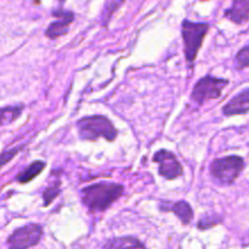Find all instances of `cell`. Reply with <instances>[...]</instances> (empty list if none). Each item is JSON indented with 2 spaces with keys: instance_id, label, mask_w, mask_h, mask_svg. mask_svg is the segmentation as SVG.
<instances>
[{
  "instance_id": "obj_4",
  "label": "cell",
  "mask_w": 249,
  "mask_h": 249,
  "mask_svg": "<svg viewBox=\"0 0 249 249\" xmlns=\"http://www.w3.org/2000/svg\"><path fill=\"white\" fill-rule=\"evenodd\" d=\"M246 162L240 156H226L216 158L211 164V175L218 184L231 185L245 170Z\"/></svg>"
},
{
  "instance_id": "obj_18",
  "label": "cell",
  "mask_w": 249,
  "mask_h": 249,
  "mask_svg": "<svg viewBox=\"0 0 249 249\" xmlns=\"http://www.w3.org/2000/svg\"><path fill=\"white\" fill-rule=\"evenodd\" d=\"M22 148H23V146H18V147H14L11 148V150L4 151L2 153H0V169H1L4 165H6L9 162H11Z\"/></svg>"
},
{
  "instance_id": "obj_3",
  "label": "cell",
  "mask_w": 249,
  "mask_h": 249,
  "mask_svg": "<svg viewBox=\"0 0 249 249\" xmlns=\"http://www.w3.org/2000/svg\"><path fill=\"white\" fill-rule=\"evenodd\" d=\"M209 29H211V26L206 22H192L190 19L182 21L181 34L182 40H184V53L187 63L191 67L196 61L197 53Z\"/></svg>"
},
{
  "instance_id": "obj_17",
  "label": "cell",
  "mask_w": 249,
  "mask_h": 249,
  "mask_svg": "<svg viewBox=\"0 0 249 249\" xmlns=\"http://www.w3.org/2000/svg\"><path fill=\"white\" fill-rule=\"evenodd\" d=\"M124 2L122 1H107L105 4V10H104V24L107 26L108 21L111 19L112 15L116 12L117 7H119L121 5H123Z\"/></svg>"
},
{
  "instance_id": "obj_15",
  "label": "cell",
  "mask_w": 249,
  "mask_h": 249,
  "mask_svg": "<svg viewBox=\"0 0 249 249\" xmlns=\"http://www.w3.org/2000/svg\"><path fill=\"white\" fill-rule=\"evenodd\" d=\"M61 192V181L57 180V181L53 182L50 186L46 187L43 191V207H49L53 202V199L60 195Z\"/></svg>"
},
{
  "instance_id": "obj_2",
  "label": "cell",
  "mask_w": 249,
  "mask_h": 249,
  "mask_svg": "<svg viewBox=\"0 0 249 249\" xmlns=\"http://www.w3.org/2000/svg\"><path fill=\"white\" fill-rule=\"evenodd\" d=\"M78 134L80 139L85 141H96L99 139H105L112 142L118 136V130L106 116L96 114L88 116L77 122Z\"/></svg>"
},
{
  "instance_id": "obj_6",
  "label": "cell",
  "mask_w": 249,
  "mask_h": 249,
  "mask_svg": "<svg viewBox=\"0 0 249 249\" xmlns=\"http://www.w3.org/2000/svg\"><path fill=\"white\" fill-rule=\"evenodd\" d=\"M43 237V226L39 224H27L16 229L7 238L9 249H29L38 245Z\"/></svg>"
},
{
  "instance_id": "obj_12",
  "label": "cell",
  "mask_w": 249,
  "mask_h": 249,
  "mask_svg": "<svg viewBox=\"0 0 249 249\" xmlns=\"http://www.w3.org/2000/svg\"><path fill=\"white\" fill-rule=\"evenodd\" d=\"M102 249H147L139 238L133 236L114 237L107 241Z\"/></svg>"
},
{
  "instance_id": "obj_10",
  "label": "cell",
  "mask_w": 249,
  "mask_h": 249,
  "mask_svg": "<svg viewBox=\"0 0 249 249\" xmlns=\"http://www.w3.org/2000/svg\"><path fill=\"white\" fill-rule=\"evenodd\" d=\"M248 100H249V89L245 88L240 94L233 96L225 106L223 107L224 116H237V114H247L248 113Z\"/></svg>"
},
{
  "instance_id": "obj_9",
  "label": "cell",
  "mask_w": 249,
  "mask_h": 249,
  "mask_svg": "<svg viewBox=\"0 0 249 249\" xmlns=\"http://www.w3.org/2000/svg\"><path fill=\"white\" fill-rule=\"evenodd\" d=\"M160 209L162 212H173L184 225H189L194 219V209L186 201L160 202Z\"/></svg>"
},
{
  "instance_id": "obj_8",
  "label": "cell",
  "mask_w": 249,
  "mask_h": 249,
  "mask_svg": "<svg viewBox=\"0 0 249 249\" xmlns=\"http://www.w3.org/2000/svg\"><path fill=\"white\" fill-rule=\"evenodd\" d=\"M51 15L56 17L57 21H53V23L49 24L45 31V36L50 39H57L67 34L68 31H70V24L75 18L74 12L58 7V9H53Z\"/></svg>"
},
{
  "instance_id": "obj_5",
  "label": "cell",
  "mask_w": 249,
  "mask_h": 249,
  "mask_svg": "<svg viewBox=\"0 0 249 249\" xmlns=\"http://www.w3.org/2000/svg\"><path fill=\"white\" fill-rule=\"evenodd\" d=\"M228 84V79L216 78L213 75H206V77L201 78L194 87V90L191 92L192 101L198 105H203L209 100L219 99L223 94L224 88H226Z\"/></svg>"
},
{
  "instance_id": "obj_7",
  "label": "cell",
  "mask_w": 249,
  "mask_h": 249,
  "mask_svg": "<svg viewBox=\"0 0 249 249\" xmlns=\"http://www.w3.org/2000/svg\"><path fill=\"white\" fill-rule=\"evenodd\" d=\"M153 162L158 164V173L167 180H174L181 177L184 170L181 164L173 152L168 150H160L153 156Z\"/></svg>"
},
{
  "instance_id": "obj_14",
  "label": "cell",
  "mask_w": 249,
  "mask_h": 249,
  "mask_svg": "<svg viewBox=\"0 0 249 249\" xmlns=\"http://www.w3.org/2000/svg\"><path fill=\"white\" fill-rule=\"evenodd\" d=\"M24 105H12V106L0 107V126L9 125L21 117Z\"/></svg>"
},
{
  "instance_id": "obj_13",
  "label": "cell",
  "mask_w": 249,
  "mask_h": 249,
  "mask_svg": "<svg viewBox=\"0 0 249 249\" xmlns=\"http://www.w3.org/2000/svg\"><path fill=\"white\" fill-rule=\"evenodd\" d=\"M46 167V163L43 160H34L27 168H24L21 173L16 177V181L19 184H27L31 182L32 180L36 179Z\"/></svg>"
},
{
  "instance_id": "obj_11",
  "label": "cell",
  "mask_w": 249,
  "mask_h": 249,
  "mask_svg": "<svg viewBox=\"0 0 249 249\" xmlns=\"http://www.w3.org/2000/svg\"><path fill=\"white\" fill-rule=\"evenodd\" d=\"M225 17L236 24H246L249 18V1L240 0L235 1L230 9L225 10Z\"/></svg>"
},
{
  "instance_id": "obj_1",
  "label": "cell",
  "mask_w": 249,
  "mask_h": 249,
  "mask_svg": "<svg viewBox=\"0 0 249 249\" xmlns=\"http://www.w3.org/2000/svg\"><path fill=\"white\" fill-rule=\"evenodd\" d=\"M124 186L117 182H96L80 191L82 203L92 212H105L123 196Z\"/></svg>"
},
{
  "instance_id": "obj_16",
  "label": "cell",
  "mask_w": 249,
  "mask_h": 249,
  "mask_svg": "<svg viewBox=\"0 0 249 249\" xmlns=\"http://www.w3.org/2000/svg\"><path fill=\"white\" fill-rule=\"evenodd\" d=\"M248 63H249V46L245 45L240 51H238L237 55H236L235 65L238 71H242L248 67Z\"/></svg>"
}]
</instances>
